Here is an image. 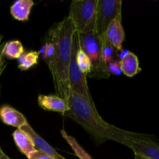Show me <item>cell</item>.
<instances>
[{
  "label": "cell",
  "mask_w": 159,
  "mask_h": 159,
  "mask_svg": "<svg viewBox=\"0 0 159 159\" xmlns=\"http://www.w3.org/2000/svg\"><path fill=\"white\" fill-rule=\"evenodd\" d=\"M69 110L64 116L73 120L82 126L97 144L114 141L123 144L134 132L127 131L104 120L96 110L84 98L70 91L67 99Z\"/></svg>",
  "instance_id": "1"
},
{
  "label": "cell",
  "mask_w": 159,
  "mask_h": 159,
  "mask_svg": "<svg viewBox=\"0 0 159 159\" xmlns=\"http://www.w3.org/2000/svg\"><path fill=\"white\" fill-rule=\"evenodd\" d=\"M75 33L72 21L67 16L50 30L48 38L55 47L54 59L48 65V68L52 75L56 96L66 101L71 91L68 85V72Z\"/></svg>",
  "instance_id": "2"
},
{
  "label": "cell",
  "mask_w": 159,
  "mask_h": 159,
  "mask_svg": "<svg viewBox=\"0 0 159 159\" xmlns=\"http://www.w3.org/2000/svg\"><path fill=\"white\" fill-rule=\"evenodd\" d=\"M79 48L89 58L92 71L89 75L95 78H109L110 74L102 61V38L96 30L78 34Z\"/></svg>",
  "instance_id": "3"
},
{
  "label": "cell",
  "mask_w": 159,
  "mask_h": 159,
  "mask_svg": "<svg viewBox=\"0 0 159 159\" xmlns=\"http://www.w3.org/2000/svg\"><path fill=\"white\" fill-rule=\"evenodd\" d=\"M98 0H74L71 2L69 15L76 33H87L95 29Z\"/></svg>",
  "instance_id": "4"
},
{
  "label": "cell",
  "mask_w": 159,
  "mask_h": 159,
  "mask_svg": "<svg viewBox=\"0 0 159 159\" xmlns=\"http://www.w3.org/2000/svg\"><path fill=\"white\" fill-rule=\"evenodd\" d=\"M78 48H79V42H78L77 33H75L73 40L72 54L70 60L68 72V85H69L70 90L86 99L91 105L95 106L94 101L92 97L87 83V75L84 74L81 71L76 61V52Z\"/></svg>",
  "instance_id": "5"
},
{
  "label": "cell",
  "mask_w": 159,
  "mask_h": 159,
  "mask_svg": "<svg viewBox=\"0 0 159 159\" xmlns=\"http://www.w3.org/2000/svg\"><path fill=\"white\" fill-rule=\"evenodd\" d=\"M121 0H98L95 30L102 39L111 22L122 14Z\"/></svg>",
  "instance_id": "6"
},
{
  "label": "cell",
  "mask_w": 159,
  "mask_h": 159,
  "mask_svg": "<svg viewBox=\"0 0 159 159\" xmlns=\"http://www.w3.org/2000/svg\"><path fill=\"white\" fill-rule=\"evenodd\" d=\"M123 144L130 148L134 155L145 159H159V144L148 135L134 132Z\"/></svg>",
  "instance_id": "7"
},
{
  "label": "cell",
  "mask_w": 159,
  "mask_h": 159,
  "mask_svg": "<svg viewBox=\"0 0 159 159\" xmlns=\"http://www.w3.org/2000/svg\"><path fill=\"white\" fill-rule=\"evenodd\" d=\"M18 129H20L22 131H23L29 136V138H30L33 144H34V147H35L36 150L43 152V153L49 155L54 159H65L54 148L51 147L48 144V142H47L42 137H40L29 124H25Z\"/></svg>",
  "instance_id": "8"
},
{
  "label": "cell",
  "mask_w": 159,
  "mask_h": 159,
  "mask_svg": "<svg viewBox=\"0 0 159 159\" xmlns=\"http://www.w3.org/2000/svg\"><path fill=\"white\" fill-rule=\"evenodd\" d=\"M105 37L117 51L123 50V43L125 32L122 25V14L117 16L110 24L106 32Z\"/></svg>",
  "instance_id": "9"
},
{
  "label": "cell",
  "mask_w": 159,
  "mask_h": 159,
  "mask_svg": "<svg viewBox=\"0 0 159 159\" xmlns=\"http://www.w3.org/2000/svg\"><path fill=\"white\" fill-rule=\"evenodd\" d=\"M38 104L43 110L57 112L61 114L69 110L67 101L56 95H39Z\"/></svg>",
  "instance_id": "10"
},
{
  "label": "cell",
  "mask_w": 159,
  "mask_h": 159,
  "mask_svg": "<svg viewBox=\"0 0 159 159\" xmlns=\"http://www.w3.org/2000/svg\"><path fill=\"white\" fill-rule=\"evenodd\" d=\"M0 120L6 125L16 127L17 129L28 124L27 120L23 113L8 105L0 107Z\"/></svg>",
  "instance_id": "11"
},
{
  "label": "cell",
  "mask_w": 159,
  "mask_h": 159,
  "mask_svg": "<svg viewBox=\"0 0 159 159\" xmlns=\"http://www.w3.org/2000/svg\"><path fill=\"white\" fill-rule=\"evenodd\" d=\"M34 5L32 0H17L11 6V15L19 21H26L29 19Z\"/></svg>",
  "instance_id": "12"
},
{
  "label": "cell",
  "mask_w": 159,
  "mask_h": 159,
  "mask_svg": "<svg viewBox=\"0 0 159 159\" xmlns=\"http://www.w3.org/2000/svg\"><path fill=\"white\" fill-rule=\"evenodd\" d=\"M12 138H13L14 142L16 145L19 148V150L26 155V157H29L34 152H35L36 148L33 144L32 141L29 138L26 134L22 131L20 129H16L12 134Z\"/></svg>",
  "instance_id": "13"
},
{
  "label": "cell",
  "mask_w": 159,
  "mask_h": 159,
  "mask_svg": "<svg viewBox=\"0 0 159 159\" xmlns=\"http://www.w3.org/2000/svg\"><path fill=\"white\" fill-rule=\"evenodd\" d=\"M120 61L121 70H122L123 74L125 75L127 77H134L141 71L138 57L136 54L130 51L124 58H123Z\"/></svg>",
  "instance_id": "14"
},
{
  "label": "cell",
  "mask_w": 159,
  "mask_h": 159,
  "mask_svg": "<svg viewBox=\"0 0 159 159\" xmlns=\"http://www.w3.org/2000/svg\"><path fill=\"white\" fill-rule=\"evenodd\" d=\"M24 53V48L20 40H10L2 46V54L8 59H18Z\"/></svg>",
  "instance_id": "15"
},
{
  "label": "cell",
  "mask_w": 159,
  "mask_h": 159,
  "mask_svg": "<svg viewBox=\"0 0 159 159\" xmlns=\"http://www.w3.org/2000/svg\"><path fill=\"white\" fill-rule=\"evenodd\" d=\"M61 134L62 138L66 141V142L69 144L76 156L79 159H93L90 156L89 154L87 153L85 149L79 144L77 140L74 137L68 134L65 130H61Z\"/></svg>",
  "instance_id": "16"
},
{
  "label": "cell",
  "mask_w": 159,
  "mask_h": 159,
  "mask_svg": "<svg viewBox=\"0 0 159 159\" xmlns=\"http://www.w3.org/2000/svg\"><path fill=\"white\" fill-rule=\"evenodd\" d=\"M39 56L40 54H39L38 51H32L26 53L24 52L17 59L18 60V68L21 71H26V70L30 69L34 65L38 63Z\"/></svg>",
  "instance_id": "17"
},
{
  "label": "cell",
  "mask_w": 159,
  "mask_h": 159,
  "mask_svg": "<svg viewBox=\"0 0 159 159\" xmlns=\"http://www.w3.org/2000/svg\"><path fill=\"white\" fill-rule=\"evenodd\" d=\"M117 51L113 48V45L109 42L106 37L102 39V61L105 67L107 68V65L115 59H116Z\"/></svg>",
  "instance_id": "18"
},
{
  "label": "cell",
  "mask_w": 159,
  "mask_h": 159,
  "mask_svg": "<svg viewBox=\"0 0 159 159\" xmlns=\"http://www.w3.org/2000/svg\"><path fill=\"white\" fill-rule=\"evenodd\" d=\"M76 61L81 71L84 74L89 75L92 71L91 62L88 56L79 48V46L76 52Z\"/></svg>",
  "instance_id": "19"
},
{
  "label": "cell",
  "mask_w": 159,
  "mask_h": 159,
  "mask_svg": "<svg viewBox=\"0 0 159 159\" xmlns=\"http://www.w3.org/2000/svg\"><path fill=\"white\" fill-rule=\"evenodd\" d=\"M107 71L109 74L114 75H120L123 74L122 70H121L120 61L117 58L115 59L112 62L107 65Z\"/></svg>",
  "instance_id": "20"
},
{
  "label": "cell",
  "mask_w": 159,
  "mask_h": 159,
  "mask_svg": "<svg viewBox=\"0 0 159 159\" xmlns=\"http://www.w3.org/2000/svg\"><path fill=\"white\" fill-rule=\"evenodd\" d=\"M28 159H54L51 158L49 155L40 152V151L36 150L35 152H33L27 158Z\"/></svg>",
  "instance_id": "21"
},
{
  "label": "cell",
  "mask_w": 159,
  "mask_h": 159,
  "mask_svg": "<svg viewBox=\"0 0 159 159\" xmlns=\"http://www.w3.org/2000/svg\"><path fill=\"white\" fill-rule=\"evenodd\" d=\"M6 66H7V64H6V62L5 61L2 62V63H0V77H1L2 74L3 73L4 70L6 69Z\"/></svg>",
  "instance_id": "22"
},
{
  "label": "cell",
  "mask_w": 159,
  "mask_h": 159,
  "mask_svg": "<svg viewBox=\"0 0 159 159\" xmlns=\"http://www.w3.org/2000/svg\"><path fill=\"white\" fill-rule=\"evenodd\" d=\"M0 159H11L8 155H6L5 154V152L3 151H2L1 152V156H0Z\"/></svg>",
  "instance_id": "23"
},
{
  "label": "cell",
  "mask_w": 159,
  "mask_h": 159,
  "mask_svg": "<svg viewBox=\"0 0 159 159\" xmlns=\"http://www.w3.org/2000/svg\"><path fill=\"white\" fill-rule=\"evenodd\" d=\"M2 46L3 45H0V63H2V61H4V60H3V55H2Z\"/></svg>",
  "instance_id": "24"
},
{
  "label": "cell",
  "mask_w": 159,
  "mask_h": 159,
  "mask_svg": "<svg viewBox=\"0 0 159 159\" xmlns=\"http://www.w3.org/2000/svg\"><path fill=\"white\" fill-rule=\"evenodd\" d=\"M134 159H145V158H142V157L139 156V155H134Z\"/></svg>",
  "instance_id": "25"
},
{
  "label": "cell",
  "mask_w": 159,
  "mask_h": 159,
  "mask_svg": "<svg viewBox=\"0 0 159 159\" xmlns=\"http://www.w3.org/2000/svg\"><path fill=\"white\" fill-rule=\"evenodd\" d=\"M2 36L0 35V45H1V42H2Z\"/></svg>",
  "instance_id": "26"
},
{
  "label": "cell",
  "mask_w": 159,
  "mask_h": 159,
  "mask_svg": "<svg viewBox=\"0 0 159 159\" xmlns=\"http://www.w3.org/2000/svg\"><path fill=\"white\" fill-rule=\"evenodd\" d=\"M2 148H1V147H0V156H1V152H2Z\"/></svg>",
  "instance_id": "27"
},
{
  "label": "cell",
  "mask_w": 159,
  "mask_h": 159,
  "mask_svg": "<svg viewBox=\"0 0 159 159\" xmlns=\"http://www.w3.org/2000/svg\"><path fill=\"white\" fill-rule=\"evenodd\" d=\"M0 94H1V93H0Z\"/></svg>",
  "instance_id": "28"
}]
</instances>
